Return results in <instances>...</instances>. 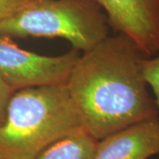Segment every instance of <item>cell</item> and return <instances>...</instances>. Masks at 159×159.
<instances>
[{
  "instance_id": "1",
  "label": "cell",
  "mask_w": 159,
  "mask_h": 159,
  "mask_svg": "<svg viewBox=\"0 0 159 159\" xmlns=\"http://www.w3.org/2000/svg\"><path fill=\"white\" fill-rule=\"evenodd\" d=\"M146 57L121 34L80 53L66 84L84 130L97 141L159 116L143 78Z\"/></svg>"
},
{
  "instance_id": "2",
  "label": "cell",
  "mask_w": 159,
  "mask_h": 159,
  "mask_svg": "<svg viewBox=\"0 0 159 159\" xmlns=\"http://www.w3.org/2000/svg\"><path fill=\"white\" fill-rule=\"evenodd\" d=\"M81 129L66 83L16 90L0 126V159H35L52 143Z\"/></svg>"
},
{
  "instance_id": "3",
  "label": "cell",
  "mask_w": 159,
  "mask_h": 159,
  "mask_svg": "<svg viewBox=\"0 0 159 159\" xmlns=\"http://www.w3.org/2000/svg\"><path fill=\"white\" fill-rule=\"evenodd\" d=\"M107 16L97 0H36L0 21V35L60 37L80 52L109 36Z\"/></svg>"
},
{
  "instance_id": "4",
  "label": "cell",
  "mask_w": 159,
  "mask_h": 159,
  "mask_svg": "<svg viewBox=\"0 0 159 159\" xmlns=\"http://www.w3.org/2000/svg\"><path fill=\"white\" fill-rule=\"evenodd\" d=\"M73 49L59 56H43L20 49L10 37L0 35V78L13 90L66 83L79 58Z\"/></svg>"
},
{
  "instance_id": "5",
  "label": "cell",
  "mask_w": 159,
  "mask_h": 159,
  "mask_svg": "<svg viewBox=\"0 0 159 159\" xmlns=\"http://www.w3.org/2000/svg\"><path fill=\"white\" fill-rule=\"evenodd\" d=\"M109 25L147 56L159 53V0H97Z\"/></svg>"
},
{
  "instance_id": "6",
  "label": "cell",
  "mask_w": 159,
  "mask_h": 159,
  "mask_svg": "<svg viewBox=\"0 0 159 159\" xmlns=\"http://www.w3.org/2000/svg\"><path fill=\"white\" fill-rule=\"evenodd\" d=\"M157 154H159V116L109 134L96 145V159H148Z\"/></svg>"
},
{
  "instance_id": "7",
  "label": "cell",
  "mask_w": 159,
  "mask_h": 159,
  "mask_svg": "<svg viewBox=\"0 0 159 159\" xmlns=\"http://www.w3.org/2000/svg\"><path fill=\"white\" fill-rule=\"evenodd\" d=\"M97 142L81 129L52 143L35 159H96Z\"/></svg>"
},
{
  "instance_id": "8",
  "label": "cell",
  "mask_w": 159,
  "mask_h": 159,
  "mask_svg": "<svg viewBox=\"0 0 159 159\" xmlns=\"http://www.w3.org/2000/svg\"><path fill=\"white\" fill-rule=\"evenodd\" d=\"M142 74L147 85L153 91L154 102L159 114V53L143 60Z\"/></svg>"
},
{
  "instance_id": "9",
  "label": "cell",
  "mask_w": 159,
  "mask_h": 159,
  "mask_svg": "<svg viewBox=\"0 0 159 159\" xmlns=\"http://www.w3.org/2000/svg\"><path fill=\"white\" fill-rule=\"evenodd\" d=\"M36 0H0V21L29 6Z\"/></svg>"
},
{
  "instance_id": "10",
  "label": "cell",
  "mask_w": 159,
  "mask_h": 159,
  "mask_svg": "<svg viewBox=\"0 0 159 159\" xmlns=\"http://www.w3.org/2000/svg\"><path fill=\"white\" fill-rule=\"evenodd\" d=\"M15 92L0 78V126L6 119V108L12 94Z\"/></svg>"
}]
</instances>
